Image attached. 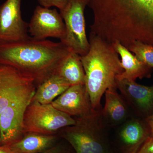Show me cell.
Listing matches in <instances>:
<instances>
[{
	"label": "cell",
	"mask_w": 153,
	"mask_h": 153,
	"mask_svg": "<svg viewBox=\"0 0 153 153\" xmlns=\"http://www.w3.org/2000/svg\"><path fill=\"white\" fill-rule=\"evenodd\" d=\"M145 120L149 128L150 137H153V114L145 119Z\"/></svg>",
	"instance_id": "24"
},
{
	"label": "cell",
	"mask_w": 153,
	"mask_h": 153,
	"mask_svg": "<svg viewBox=\"0 0 153 153\" xmlns=\"http://www.w3.org/2000/svg\"><path fill=\"white\" fill-rule=\"evenodd\" d=\"M51 104L72 117L83 116L93 110L85 84L71 85Z\"/></svg>",
	"instance_id": "12"
},
{
	"label": "cell",
	"mask_w": 153,
	"mask_h": 153,
	"mask_svg": "<svg viewBox=\"0 0 153 153\" xmlns=\"http://www.w3.org/2000/svg\"><path fill=\"white\" fill-rule=\"evenodd\" d=\"M118 126L117 137L123 153H137L150 136L149 128L145 119L130 117Z\"/></svg>",
	"instance_id": "13"
},
{
	"label": "cell",
	"mask_w": 153,
	"mask_h": 153,
	"mask_svg": "<svg viewBox=\"0 0 153 153\" xmlns=\"http://www.w3.org/2000/svg\"><path fill=\"white\" fill-rule=\"evenodd\" d=\"M128 49L147 66L153 68V45L136 42Z\"/></svg>",
	"instance_id": "19"
},
{
	"label": "cell",
	"mask_w": 153,
	"mask_h": 153,
	"mask_svg": "<svg viewBox=\"0 0 153 153\" xmlns=\"http://www.w3.org/2000/svg\"><path fill=\"white\" fill-rule=\"evenodd\" d=\"M22 0H6L0 5V45L15 43L31 38L29 23L22 19Z\"/></svg>",
	"instance_id": "8"
},
{
	"label": "cell",
	"mask_w": 153,
	"mask_h": 153,
	"mask_svg": "<svg viewBox=\"0 0 153 153\" xmlns=\"http://www.w3.org/2000/svg\"><path fill=\"white\" fill-rule=\"evenodd\" d=\"M59 137L57 134L28 132L25 134L22 139L11 146L21 153H41L55 146L58 142Z\"/></svg>",
	"instance_id": "16"
},
{
	"label": "cell",
	"mask_w": 153,
	"mask_h": 153,
	"mask_svg": "<svg viewBox=\"0 0 153 153\" xmlns=\"http://www.w3.org/2000/svg\"><path fill=\"white\" fill-rule=\"evenodd\" d=\"M70 86L65 79L55 73L37 86L32 101L51 104Z\"/></svg>",
	"instance_id": "17"
},
{
	"label": "cell",
	"mask_w": 153,
	"mask_h": 153,
	"mask_svg": "<svg viewBox=\"0 0 153 153\" xmlns=\"http://www.w3.org/2000/svg\"><path fill=\"white\" fill-rule=\"evenodd\" d=\"M0 153H21L14 149L11 146H1Z\"/></svg>",
	"instance_id": "23"
},
{
	"label": "cell",
	"mask_w": 153,
	"mask_h": 153,
	"mask_svg": "<svg viewBox=\"0 0 153 153\" xmlns=\"http://www.w3.org/2000/svg\"><path fill=\"white\" fill-rule=\"evenodd\" d=\"M75 123L74 118L56 109L52 104L32 101L25 111L22 126L25 134L55 135L61 129Z\"/></svg>",
	"instance_id": "5"
},
{
	"label": "cell",
	"mask_w": 153,
	"mask_h": 153,
	"mask_svg": "<svg viewBox=\"0 0 153 153\" xmlns=\"http://www.w3.org/2000/svg\"><path fill=\"white\" fill-rule=\"evenodd\" d=\"M116 83L121 95L135 116L145 119L153 114V85L146 86L127 79H116Z\"/></svg>",
	"instance_id": "11"
},
{
	"label": "cell",
	"mask_w": 153,
	"mask_h": 153,
	"mask_svg": "<svg viewBox=\"0 0 153 153\" xmlns=\"http://www.w3.org/2000/svg\"><path fill=\"white\" fill-rule=\"evenodd\" d=\"M36 88L32 78L12 66L0 64V114L15 100Z\"/></svg>",
	"instance_id": "9"
},
{
	"label": "cell",
	"mask_w": 153,
	"mask_h": 153,
	"mask_svg": "<svg viewBox=\"0 0 153 153\" xmlns=\"http://www.w3.org/2000/svg\"><path fill=\"white\" fill-rule=\"evenodd\" d=\"M90 34L128 49L136 42L153 46V0H88Z\"/></svg>",
	"instance_id": "1"
},
{
	"label": "cell",
	"mask_w": 153,
	"mask_h": 153,
	"mask_svg": "<svg viewBox=\"0 0 153 153\" xmlns=\"http://www.w3.org/2000/svg\"><path fill=\"white\" fill-rule=\"evenodd\" d=\"M29 33L36 40H45L51 37L62 41L66 36V27L60 13L56 9L38 6L29 23Z\"/></svg>",
	"instance_id": "10"
},
{
	"label": "cell",
	"mask_w": 153,
	"mask_h": 153,
	"mask_svg": "<svg viewBox=\"0 0 153 153\" xmlns=\"http://www.w3.org/2000/svg\"><path fill=\"white\" fill-rule=\"evenodd\" d=\"M90 48L80 56L85 73V85L92 108L101 109L102 97L109 88H116V77L124 70L112 44L90 34Z\"/></svg>",
	"instance_id": "3"
},
{
	"label": "cell",
	"mask_w": 153,
	"mask_h": 153,
	"mask_svg": "<svg viewBox=\"0 0 153 153\" xmlns=\"http://www.w3.org/2000/svg\"><path fill=\"white\" fill-rule=\"evenodd\" d=\"M117 90L109 88L105 93V102L101 113L107 125L119 126L131 117L129 107Z\"/></svg>",
	"instance_id": "14"
},
{
	"label": "cell",
	"mask_w": 153,
	"mask_h": 153,
	"mask_svg": "<svg viewBox=\"0 0 153 153\" xmlns=\"http://www.w3.org/2000/svg\"><path fill=\"white\" fill-rule=\"evenodd\" d=\"M36 89L30 91L19 97L0 114L1 146H11L22 139L25 135L22 126L23 118Z\"/></svg>",
	"instance_id": "7"
},
{
	"label": "cell",
	"mask_w": 153,
	"mask_h": 153,
	"mask_svg": "<svg viewBox=\"0 0 153 153\" xmlns=\"http://www.w3.org/2000/svg\"><path fill=\"white\" fill-rule=\"evenodd\" d=\"M56 73L71 85L85 84V73L80 56L72 50L60 63Z\"/></svg>",
	"instance_id": "18"
},
{
	"label": "cell",
	"mask_w": 153,
	"mask_h": 153,
	"mask_svg": "<svg viewBox=\"0 0 153 153\" xmlns=\"http://www.w3.org/2000/svg\"><path fill=\"white\" fill-rule=\"evenodd\" d=\"M116 52L121 57V62L124 71L118 75V80L127 79L135 81L138 78H149L151 76L152 69L140 61L127 48L119 42L113 44Z\"/></svg>",
	"instance_id": "15"
},
{
	"label": "cell",
	"mask_w": 153,
	"mask_h": 153,
	"mask_svg": "<svg viewBox=\"0 0 153 153\" xmlns=\"http://www.w3.org/2000/svg\"><path fill=\"white\" fill-rule=\"evenodd\" d=\"M71 50L62 42L36 40L0 45V64L16 68L34 79L36 86L52 74Z\"/></svg>",
	"instance_id": "2"
},
{
	"label": "cell",
	"mask_w": 153,
	"mask_h": 153,
	"mask_svg": "<svg viewBox=\"0 0 153 153\" xmlns=\"http://www.w3.org/2000/svg\"><path fill=\"white\" fill-rule=\"evenodd\" d=\"M40 6L44 7L50 8L55 7L59 10L64 8L67 5L69 0H37Z\"/></svg>",
	"instance_id": "20"
},
{
	"label": "cell",
	"mask_w": 153,
	"mask_h": 153,
	"mask_svg": "<svg viewBox=\"0 0 153 153\" xmlns=\"http://www.w3.org/2000/svg\"><path fill=\"white\" fill-rule=\"evenodd\" d=\"M74 119L76 123L61 129L58 135L71 145L75 153H111L101 108Z\"/></svg>",
	"instance_id": "4"
},
{
	"label": "cell",
	"mask_w": 153,
	"mask_h": 153,
	"mask_svg": "<svg viewBox=\"0 0 153 153\" xmlns=\"http://www.w3.org/2000/svg\"><path fill=\"white\" fill-rule=\"evenodd\" d=\"M39 153H71L70 149L63 143H57L47 150Z\"/></svg>",
	"instance_id": "21"
},
{
	"label": "cell",
	"mask_w": 153,
	"mask_h": 153,
	"mask_svg": "<svg viewBox=\"0 0 153 153\" xmlns=\"http://www.w3.org/2000/svg\"><path fill=\"white\" fill-rule=\"evenodd\" d=\"M88 3V0H69L66 7L60 10L66 30L65 38L61 42L80 56L86 55L90 48L84 16Z\"/></svg>",
	"instance_id": "6"
},
{
	"label": "cell",
	"mask_w": 153,
	"mask_h": 153,
	"mask_svg": "<svg viewBox=\"0 0 153 153\" xmlns=\"http://www.w3.org/2000/svg\"><path fill=\"white\" fill-rule=\"evenodd\" d=\"M137 153H153V137L148 138Z\"/></svg>",
	"instance_id": "22"
}]
</instances>
